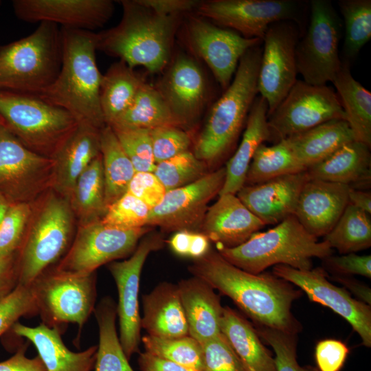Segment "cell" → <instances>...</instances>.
<instances>
[{
	"mask_svg": "<svg viewBox=\"0 0 371 371\" xmlns=\"http://www.w3.org/2000/svg\"><path fill=\"white\" fill-rule=\"evenodd\" d=\"M349 349L341 341L333 339L319 341L315 349V359L318 371H340Z\"/></svg>",
	"mask_w": 371,
	"mask_h": 371,
	"instance_id": "53",
	"label": "cell"
},
{
	"mask_svg": "<svg viewBox=\"0 0 371 371\" xmlns=\"http://www.w3.org/2000/svg\"><path fill=\"white\" fill-rule=\"evenodd\" d=\"M52 159L23 146L0 123V196L9 204L32 203L52 188Z\"/></svg>",
	"mask_w": 371,
	"mask_h": 371,
	"instance_id": "13",
	"label": "cell"
},
{
	"mask_svg": "<svg viewBox=\"0 0 371 371\" xmlns=\"http://www.w3.org/2000/svg\"><path fill=\"white\" fill-rule=\"evenodd\" d=\"M304 4L296 0H211L201 1L196 10L245 38L262 41L273 23L292 21L300 26Z\"/></svg>",
	"mask_w": 371,
	"mask_h": 371,
	"instance_id": "15",
	"label": "cell"
},
{
	"mask_svg": "<svg viewBox=\"0 0 371 371\" xmlns=\"http://www.w3.org/2000/svg\"><path fill=\"white\" fill-rule=\"evenodd\" d=\"M218 251L235 267L258 274L277 265L311 269L312 258L322 260L332 255L333 249L325 240L319 241L292 215L267 231L254 233L238 246L219 247Z\"/></svg>",
	"mask_w": 371,
	"mask_h": 371,
	"instance_id": "6",
	"label": "cell"
},
{
	"mask_svg": "<svg viewBox=\"0 0 371 371\" xmlns=\"http://www.w3.org/2000/svg\"><path fill=\"white\" fill-rule=\"evenodd\" d=\"M76 223L67 199L52 188L32 203L17 253L18 284L30 286L68 251Z\"/></svg>",
	"mask_w": 371,
	"mask_h": 371,
	"instance_id": "5",
	"label": "cell"
},
{
	"mask_svg": "<svg viewBox=\"0 0 371 371\" xmlns=\"http://www.w3.org/2000/svg\"><path fill=\"white\" fill-rule=\"evenodd\" d=\"M221 167L183 187L166 192L161 202L151 209L146 226H157L164 232H199L208 203L218 195L225 180Z\"/></svg>",
	"mask_w": 371,
	"mask_h": 371,
	"instance_id": "17",
	"label": "cell"
},
{
	"mask_svg": "<svg viewBox=\"0 0 371 371\" xmlns=\"http://www.w3.org/2000/svg\"><path fill=\"white\" fill-rule=\"evenodd\" d=\"M166 192L153 172H137L131 180L126 192L144 202L151 210L161 202Z\"/></svg>",
	"mask_w": 371,
	"mask_h": 371,
	"instance_id": "51",
	"label": "cell"
},
{
	"mask_svg": "<svg viewBox=\"0 0 371 371\" xmlns=\"http://www.w3.org/2000/svg\"><path fill=\"white\" fill-rule=\"evenodd\" d=\"M309 179L306 170L245 185L236 196L263 223L277 225L294 215L302 189Z\"/></svg>",
	"mask_w": 371,
	"mask_h": 371,
	"instance_id": "22",
	"label": "cell"
},
{
	"mask_svg": "<svg viewBox=\"0 0 371 371\" xmlns=\"http://www.w3.org/2000/svg\"><path fill=\"white\" fill-rule=\"evenodd\" d=\"M27 344L18 348L9 359L0 362V371H47L38 355L30 358L26 356Z\"/></svg>",
	"mask_w": 371,
	"mask_h": 371,
	"instance_id": "55",
	"label": "cell"
},
{
	"mask_svg": "<svg viewBox=\"0 0 371 371\" xmlns=\"http://www.w3.org/2000/svg\"><path fill=\"white\" fill-rule=\"evenodd\" d=\"M123 14L115 27L96 33L97 49L120 58L129 67L152 73L168 64L179 15L161 16L135 0L120 1Z\"/></svg>",
	"mask_w": 371,
	"mask_h": 371,
	"instance_id": "3",
	"label": "cell"
},
{
	"mask_svg": "<svg viewBox=\"0 0 371 371\" xmlns=\"http://www.w3.org/2000/svg\"><path fill=\"white\" fill-rule=\"evenodd\" d=\"M138 364L141 371H196L146 351L139 353Z\"/></svg>",
	"mask_w": 371,
	"mask_h": 371,
	"instance_id": "57",
	"label": "cell"
},
{
	"mask_svg": "<svg viewBox=\"0 0 371 371\" xmlns=\"http://www.w3.org/2000/svg\"><path fill=\"white\" fill-rule=\"evenodd\" d=\"M306 170L295 159L286 139L269 146L263 143L253 156L245 185L257 184Z\"/></svg>",
	"mask_w": 371,
	"mask_h": 371,
	"instance_id": "39",
	"label": "cell"
},
{
	"mask_svg": "<svg viewBox=\"0 0 371 371\" xmlns=\"http://www.w3.org/2000/svg\"><path fill=\"white\" fill-rule=\"evenodd\" d=\"M38 314L49 327L73 323L81 330L94 311L95 272L87 275L48 270L32 284Z\"/></svg>",
	"mask_w": 371,
	"mask_h": 371,
	"instance_id": "10",
	"label": "cell"
},
{
	"mask_svg": "<svg viewBox=\"0 0 371 371\" xmlns=\"http://www.w3.org/2000/svg\"><path fill=\"white\" fill-rule=\"evenodd\" d=\"M188 270L232 299L255 324L293 334L300 330L291 308L301 291L291 283L273 274L247 272L212 249L194 259Z\"/></svg>",
	"mask_w": 371,
	"mask_h": 371,
	"instance_id": "1",
	"label": "cell"
},
{
	"mask_svg": "<svg viewBox=\"0 0 371 371\" xmlns=\"http://www.w3.org/2000/svg\"><path fill=\"white\" fill-rule=\"evenodd\" d=\"M328 278L344 285L350 290L353 295L357 297L359 300L370 306L371 290L368 286L363 284L351 276H332L331 277Z\"/></svg>",
	"mask_w": 371,
	"mask_h": 371,
	"instance_id": "58",
	"label": "cell"
},
{
	"mask_svg": "<svg viewBox=\"0 0 371 371\" xmlns=\"http://www.w3.org/2000/svg\"><path fill=\"white\" fill-rule=\"evenodd\" d=\"M151 227L122 229L100 221L77 227L74 240L53 269L78 275L95 272L100 266L131 256Z\"/></svg>",
	"mask_w": 371,
	"mask_h": 371,
	"instance_id": "12",
	"label": "cell"
},
{
	"mask_svg": "<svg viewBox=\"0 0 371 371\" xmlns=\"http://www.w3.org/2000/svg\"><path fill=\"white\" fill-rule=\"evenodd\" d=\"M338 5L345 27L343 54L349 61L371 38V1L340 0Z\"/></svg>",
	"mask_w": 371,
	"mask_h": 371,
	"instance_id": "41",
	"label": "cell"
},
{
	"mask_svg": "<svg viewBox=\"0 0 371 371\" xmlns=\"http://www.w3.org/2000/svg\"><path fill=\"white\" fill-rule=\"evenodd\" d=\"M32 211V203L9 206L0 222V256L17 251Z\"/></svg>",
	"mask_w": 371,
	"mask_h": 371,
	"instance_id": "48",
	"label": "cell"
},
{
	"mask_svg": "<svg viewBox=\"0 0 371 371\" xmlns=\"http://www.w3.org/2000/svg\"><path fill=\"white\" fill-rule=\"evenodd\" d=\"M268 104L256 96L249 111L241 142L227 162L225 180L219 195L236 193L245 186L247 172L258 146L269 139Z\"/></svg>",
	"mask_w": 371,
	"mask_h": 371,
	"instance_id": "30",
	"label": "cell"
},
{
	"mask_svg": "<svg viewBox=\"0 0 371 371\" xmlns=\"http://www.w3.org/2000/svg\"><path fill=\"white\" fill-rule=\"evenodd\" d=\"M141 328L148 335L178 337L189 335L177 284L164 282L142 297Z\"/></svg>",
	"mask_w": 371,
	"mask_h": 371,
	"instance_id": "29",
	"label": "cell"
},
{
	"mask_svg": "<svg viewBox=\"0 0 371 371\" xmlns=\"http://www.w3.org/2000/svg\"><path fill=\"white\" fill-rule=\"evenodd\" d=\"M61 62L60 29L40 23L28 36L0 47V91L38 95L55 80Z\"/></svg>",
	"mask_w": 371,
	"mask_h": 371,
	"instance_id": "7",
	"label": "cell"
},
{
	"mask_svg": "<svg viewBox=\"0 0 371 371\" xmlns=\"http://www.w3.org/2000/svg\"><path fill=\"white\" fill-rule=\"evenodd\" d=\"M0 119L31 151L53 159L78 126L66 110L36 95L0 91Z\"/></svg>",
	"mask_w": 371,
	"mask_h": 371,
	"instance_id": "8",
	"label": "cell"
},
{
	"mask_svg": "<svg viewBox=\"0 0 371 371\" xmlns=\"http://www.w3.org/2000/svg\"><path fill=\"white\" fill-rule=\"evenodd\" d=\"M201 346V371H245L238 356L221 333Z\"/></svg>",
	"mask_w": 371,
	"mask_h": 371,
	"instance_id": "50",
	"label": "cell"
},
{
	"mask_svg": "<svg viewBox=\"0 0 371 371\" xmlns=\"http://www.w3.org/2000/svg\"><path fill=\"white\" fill-rule=\"evenodd\" d=\"M16 17L28 23H51L61 27L93 32L112 16L111 0H14Z\"/></svg>",
	"mask_w": 371,
	"mask_h": 371,
	"instance_id": "20",
	"label": "cell"
},
{
	"mask_svg": "<svg viewBox=\"0 0 371 371\" xmlns=\"http://www.w3.org/2000/svg\"><path fill=\"white\" fill-rule=\"evenodd\" d=\"M300 25L292 21L273 23L262 42L258 92L267 102V115L284 100L297 80L295 48L300 38Z\"/></svg>",
	"mask_w": 371,
	"mask_h": 371,
	"instance_id": "14",
	"label": "cell"
},
{
	"mask_svg": "<svg viewBox=\"0 0 371 371\" xmlns=\"http://www.w3.org/2000/svg\"><path fill=\"white\" fill-rule=\"evenodd\" d=\"M262 49H248L238 63L234 77L214 104L196 141L194 155L208 168L220 164L233 150L257 96Z\"/></svg>",
	"mask_w": 371,
	"mask_h": 371,
	"instance_id": "4",
	"label": "cell"
},
{
	"mask_svg": "<svg viewBox=\"0 0 371 371\" xmlns=\"http://www.w3.org/2000/svg\"><path fill=\"white\" fill-rule=\"evenodd\" d=\"M370 148L352 141L321 162L308 168L309 179L341 183L355 190H368L371 181Z\"/></svg>",
	"mask_w": 371,
	"mask_h": 371,
	"instance_id": "28",
	"label": "cell"
},
{
	"mask_svg": "<svg viewBox=\"0 0 371 371\" xmlns=\"http://www.w3.org/2000/svg\"><path fill=\"white\" fill-rule=\"evenodd\" d=\"M139 5L161 16H175L197 9L196 0H135Z\"/></svg>",
	"mask_w": 371,
	"mask_h": 371,
	"instance_id": "54",
	"label": "cell"
},
{
	"mask_svg": "<svg viewBox=\"0 0 371 371\" xmlns=\"http://www.w3.org/2000/svg\"><path fill=\"white\" fill-rule=\"evenodd\" d=\"M11 329L33 344L47 371H91L95 367L98 346L73 352L63 343L58 328L43 322L31 327L17 322Z\"/></svg>",
	"mask_w": 371,
	"mask_h": 371,
	"instance_id": "26",
	"label": "cell"
},
{
	"mask_svg": "<svg viewBox=\"0 0 371 371\" xmlns=\"http://www.w3.org/2000/svg\"><path fill=\"white\" fill-rule=\"evenodd\" d=\"M100 130L78 124V127L53 157L52 189L69 199L78 177L100 154Z\"/></svg>",
	"mask_w": 371,
	"mask_h": 371,
	"instance_id": "27",
	"label": "cell"
},
{
	"mask_svg": "<svg viewBox=\"0 0 371 371\" xmlns=\"http://www.w3.org/2000/svg\"><path fill=\"white\" fill-rule=\"evenodd\" d=\"M76 225L102 219L106 211L105 185L100 154L77 179L68 199Z\"/></svg>",
	"mask_w": 371,
	"mask_h": 371,
	"instance_id": "34",
	"label": "cell"
},
{
	"mask_svg": "<svg viewBox=\"0 0 371 371\" xmlns=\"http://www.w3.org/2000/svg\"><path fill=\"white\" fill-rule=\"evenodd\" d=\"M100 155L107 207L123 196L136 172L112 128L106 125L100 133Z\"/></svg>",
	"mask_w": 371,
	"mask_h": 371,
	"instance_id": "36",
	"label": "cell"
},
{
	"mask_svg": "<svg viewBox=\"0 0 371 371\" xmlns=\"http://www.w3.org/2000/svg\"><path fill=\"white\" fill-rule=\"evenodd\" d=\"M164 242L159 234L148 233L139 242L128 258L113 261L108 265L118 293L119 339L128 360L133 354L139 352L141 339L138 295L142 270L148 255L160 249Z\"/></svg>",
	"mask_w": 371,
	"mask_h": 371,
	"instance_id": "16",
	"label": "cell"
},
{
	"mask_svg": "<svg viewBox=\"0 0 371 371\" xmlns=\"http://www.w3.org/2000/svg\"><path fill=\"white\" fill-rule=\"evenodd\" d=\"M0 123H2L1 119H0Z\"/></svg>",
	"mask_w": 371,
	"mask_h": 371,
	"instance_id": "63",
	"label": "cell"
},
{
	"mask_svg": "<svg viewBox=\"0 0 371 371\" xmlns=\"http://www.w3.org/2000/svg\"><path fill=\"white\" fill-rule=\"evenodd\" d=\"M265 225L238 198L224 194L208 207L199 232L220 247H234L245 243Z\"/></svg>",
	"mask_w": 371,
	"mask_h": 371,
	"instance_id": "24",
	"label": "cell"
},
{
	"mask_svg": "<svg viewBox=\"0 0 371 371\" xmlns=\"http://www.w3.org/2000/svg\"><path fill=\"white\" fill-rule=\"evenodd\" d=\"M255 325L258 336L271 346L275 352L277 371H316L311 367H302L299 364L297 360V334Z\"/></svg>",
	"mask_w": 371,
	"mask_h": 371,
	"instance_id": "45",
	"label": "cell"
},
{
	"mask_svg": "<svg viewBox=\"0 0 371 371\" xmlns=\"http://www.w3.org/2000/svg\"><path fill=\"white\" fill-rule=\"evenodd\" d=\"M221 332L245 371H277L274 357L262 344L255 328L229 306L223 307Z\"/></svg>",
	"mask_w": 371,
	"mask_h": 371,
	"instance_id": "32",
	"label": "cell"
},
{
	"mask_svg": "<svg viewBox=\"0 0 371 371\" xmlns=\"http://www.w3.org/2000/svg\"><path fill=\"white\" fill-rule=\"evenodd\" d=\"M324 269L333 276H352L359 275L371 278L370 255L359 256L355 253L342 256H329L324 259Z\"/></svg>",
	"mask_w": 371,
	"mask_h": 371,
	"instance_id": "52",
	"label": "cell"
},
{
	"mask_svg": "<svg viewBox=\"0 0 371 371\" xmlns=\"http://www.w3.org/2000/svg\"><path fill=\"white\" fill-rule=\"evenodd\" d=\"M177 286L189 335L202 345L220 334L223 307L214 289L195 276L181 280Z\"/></svg>",
	"mask_w": 371,
	"mask_h": 371,
	"instance_id": "25",
	"label": "cell"
},
{
	"mask_svg": "<svg viewBox=\"0 0 371 371\" xmlns=\"http://www.w3.org/2000/svg\"><path fill=\"white\" fill-rule=\"evenodd\" d=\"M350 188L344 184L309 179L297 203L295 216L313 236H326L348 205Z\"/></svg>",
	"mask_w": 371,
	"mask_h": 371,
	"instance_id": "23",
	"label": "cell"
},
{
	"mask_svg": "<svg viewBox=\"0 0 371 371\" xmlns=\"http://www.w3.org/2000/svg\"><path fill=\"white\" fill-rule=\"evenodd\" d=\"M273 274L299 287L311 301L328 307L339 315L359 334L362 344L368 348L371 346L370 306L353 298L344 288L330 283L326 270H300L277 265L273 268Z\"/></svg>",
	"mask_w": 371,
	"mask_h": 371,
	"instance_id": "18",
	"label": "cell"
},
{
	"mask_svg": "<svg viewBox=\"0 0 371 371\" xmlns=\"http://www.w3.org/2000/svg\"><path fill=\"white\" fill-rule=\"evenodd\" d=\"M210 240L203 233L192 232L189 249V257L198 259L203 257L210 249Z\"/></svg>",
	"mask_w": 371,
	"mask_h": 371,
	"instance_id": "60",
	"label": "cell"
},
{
	"mask_svg": "<svg viewBox=\"0 0 371 371\" xmlns=\"http://www.w3.org/2000/svg\"><path fill=\"white\" fill-rule=\"evenodd\" d=\"M207 172V165L190 150L157 164L153 172L166 191L188 185Z\"/></svg>",
	"mask_w": 371,
	"mask_h": 371,
	"instance_id": "43",
	"label": "cell"
},
{
	"mask_svg": "<svg viewBox=\"0 0 371 371\" xmlns=\"http://www.w3.org/2000/svg\"><path fill=\"white\" fill-rule=\"evenodd\" d=\"M144 81L124 61L112 64L102 75L100 103L106 125H111L133 102Z\"/></svg>",
	"mask_w": 371,
	"mask_h": 371,
	"instance_id": "35",
	"label": "cell"
},
{
	"mask_svg": "<svg viewBox=\"0 0 371 371\" xmlns=\"http://www.w3.org/2000/svg\"><path fill=\"white\" fill-rule=\"evenodd\" d=\"M168 125L177 126L165 99L158 89L144 82L129 108L109 126L152 130Z\"/></svg>",
	"mask_w": 371,
	"mask_h": 371,
	"instance_id": "37",
	"label": "cell"
},
{
	"mask_svg": "<svg viewBox=\"0 0 371 371\" xmlns=\"http://www.w3.org/2000/svg\"><path fill=\"white\" fill-rule=\"evenodd\" d=\"M120 144L130 159L135 172H153L155 161L150 130L145 128H113Z\"/></svg>",
	"mask_w": 371,
	"mask_h": 371,
	"instance_id": "44",
	"label": "cell"
},
{
	"mask_svg": "<svg viewBox=\"0 0 371 371\" xmlns=\"http://www.w3.org/2000/svg\"><path fill=\"white\" fill-rule=\"evenodd\" d=\"M348 204L368 214H371V192L368 190L350 188L348 193Z\"/></svg>",
	"mask_w": 371,
	"mask_h": 371,
	"instance_id": "61",
	"label": "cell"
},
{
	"mask_svg": "<svg viewBox=\"0 0 371 371\" xmlns=\"http://www.w3.org/2000/svg\"><path fill=\"white\" fill-rule=\"evenodd\" d=\"M310 23L295 48L297 73L303 81L313 85L332 82L342 60L339 44L343 21L328 0H311Z\"/></svg>",
	"mask_w": 371,
	"mask_h": 371,
	"instance_id": "9",
	"label": "cell"
},
{
	"mask_svg": "<svg viewBox=\"0 0 371 371\" xmlns=\"http://www.w3.org/2000/svg\"><path fill=\"white\" fill-rule=\"evenodd\" d=\"M153 152L157 164L189 151L190 135L173 125L162 126L150 130Z\"/></svg>",
	"mask_w": 371,
	"mask_h": 371,
	"instance_id": "49",
	"label": "cell"
},
{
	"mask_svg": "<svg viewBox=\"0 0 371 371\" xmlns=\"http://www.w3.org/2000/svg\"><path fill=\"white\" fill-rule=\"evenodd\" d=\"M38 314L31 285L18 284L8 295L0 300V337L21 317Z\"/></svg>",
	"mask_w": 371,
	"mask_h": 371,
	"instance_id": "47",
	"label": "cell"
},
{
	"mask_svg": "<svg viewBox=\"0 0 371 371\" xmlns=\"http://www.w3.org/2000/svg\"><path fill=\"white\" fill-rule=\"evenodd\" d=\"M10 204L1 196H0V222L3 218Z\"/></svg>",
	"mask_w": 371,
	"mask_h": 371,
	"instance_id": "62",
	"label": "cell"
},
{
	"mask_svg": "<svg viewBox=\"0 0 371 371\" xmlns=\"http://www.w3.org/2000/svg\"><path fill=\"white\" fill-rule=\"evenodd\" d=\"M150 211L144 202L126 192L107 207L100 221L122 229L140 228L146 226Z\"/></svg>",
	"mask_w": 371,
	"mask_h": 371,
	"instance_id": "46",
	"label": "cell"
},
{
	"mask_svg": "<svg viewBox=\"0 0 371 371\" xmlns=\"http://www.w3.org/2000/svg\"><path fill=\"white\" fill-rule=\"evenodd\" d=\"M297 161L306 170L342 146L356 141L348 122L333 120L286 139Z\"/></svg>",
	"mask_w": 371,
	"mask_h": 371,
	"instance_id": "31",
	"label": "cell"
},
{
	"mask_svg": "<svg viewBox=\"0 0 371 371\" xmlns=\"http://www.w3.org/2000/svg\"><path fill=\"white\" fill-rule=\"evenodd\" d=\"M350 61L344 60L332 80L355 140L371 146V93L351 74Z\"/></svg>",
	"mask_w": 371,
	"mask_h": 371,
	"instance_id": "33",
	"label": "cell"
},
{
	"mask_svg": "<svg viewBox=\"0 0 371 371\" xmlns=\"http://www.w3.org/2000/svg\"><path fill=\"white\" fill-rule=\"evenodd\" d=\"M192 232L187 230L177 231L170 238L169 245L176 254L183 257L189 256Z\"/></svg>",
	"mask_w": 371,
	"mask_h": 371,
	"instance_id": "59",
	"label": "cell"
},
{
	"mask_svg": "<svg viewBox=\"0 0 371 371\" xmlns=\"http://www.w3.org/2000/svg\"><path fill=\"white\" fill-rule=\"evenodd\" d=\"M370 214L348 204L324 240L341 254L355 253L371 246Z\"/></svg>",
	"mask_w": 371,
	"mask_h": 371,
	"instance_id": "40",
	"label": "cell"
},
{
	"mask_svg": "<svg viewBox=\"0 0 371 371\" xmlns=\"http://www.w3.org/2000/svg\"><path fill=\"white\" fill-rule=\"evenodd\" d=\"M338 119L346 120V115L331 87L297 80L277 108L267 115L269 142L276 144Z\"/></svg>",
	"mask_w": 371,
	"mask_h": 371,
	"instance_id": "11",
	"label": "cell"
},
{
	"mask_svg": "<svg viewBox=\"0 0 371 371\" xmlns=\"http://www.w3.org/2000/svg\"><path fill=\"white\" fill-rule=\"evenodd\" d=\"M159 91L177 126H190L198 117L207 95L205 76L196 63L186 56L173 62Z\"/></svg>",
	"mask_w": 371,
	"mask_h": 371,
	"instance_id": "21",
	"label": "cell"
},
{
	"mask_svg": "<svg viewBox=\"0 0 371 371\" xmlns=\"http://www.w3.org/2000/svg\"><path fill=\"white\" fill-rule=\"evenodd\" d=\"M18 285L17 253L0 256V300Z\"/></svg>",
	"mask_w": 371,
	"mask_h": 371,
	"instance_id": "56",
	"label": "cell"
},
{
	"mask_svg": "<svg viewBox=\"0 0 371 371\" xmlns=\"http://www.w3.org/2000/svg\"><path fill=\"white\" fill-rule=\"evenodd\" d=\"M145 351L196 371L203 366L202 346L190 335L159 337L145 335L142 338Z\"/></svg>",
	"mask_w": 371,
	"mask_h": 371,
	"instance_id": "42",
	"label": "cell"
},
{
	"mask_svg": "<svg viewBox=\"0 0 371 371\" xmlns=\"http://www.w3.org/2000/svg\"><path fill=\"white\" fill-rule=\"evenodd\" d=\"M99 329L95 371H134L121 346L116 330L117 305L104 297L94 309Z\"/></svg>",
	"mask_w": 371,
	"mask_h": 371,
	"instance_id": "38",
	"label": "cell"
},
{
	"mask_svg": "<svg viewBox=\"0 0 371 371\" xmlns=\"http://www.w3.org/2000/svg\"><path fill=\"white\" fill-rule=\"evenodd\" d=\"M188 36L192 49L208 65L224 89L231 83L241 57L262 41L245 38L198 18L190 19Z\"/></svg>",
	"mask_w": 371,
	"mask_h": 371,
	"instance_id": "19",
	"label": "cell"
},
{
	"mask_svg": "<svg viewBox=\"0 0 371 371\" xmlns=\"http://www.w3.org/2000/svg\"><path fill=\"white\" fill-rule=\"evenodd\" d=\"M62 62L55 80L39 96L69 112L78 124L106 126L100 103L102 74L96 63V33L61 27Z\"/></svg>",
	"mask_w": 371,
	"mask_h": 371,
	"instance_id": "2",
	"label": "cell"
}]
</instances>
